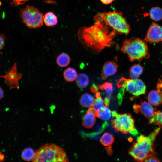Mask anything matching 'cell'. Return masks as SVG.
Here are the masks:
<instances>
[{"label": "cell", "instance_id": "6da1fadb", "mask_svg": "<svg viewBox=\"0 0 162 162\" xmlns=\"http://www.w3.org/2000/svg\"><path fill=\"white\" fill-rule=\"evenodd\" d=\"M116 33L114 30L110 31L104 22H96L90 27L80 28L78 32V36L86 47L99 52L113 44L112 39Z\"/></svg>", "mask_w": 162, "mask_h": 162}, {"label": "cell", "instance_id": "7a4b0ae2", "mask_svg": "<svg viewBox=\"0 0 162 162\" xmlns=\"http://www.w3.org/2000/svg\"><path fill=\"white\" fill-rule=\"evenodd\" d=\"M160 129L159 127L148 136L141 135L137 137V141L133 143L129 151L135 160L142 162L148 157L155 154L154 143Z\"/></svg>", "mask_w": 162, "mask_h": 162}, {"label": "cell", "instance_id": "3957f363", "mask_svg": "<svg viewBox=\"0 0 162 162\" xmlns=\"http://www.w3.org/2000/svg\"><path fill=\"white\" fill-rule=\"evenodd\" d=\"M34 162L69 161L66 152L61 147L52 143L41 146L35 152Z\"/></svg>", "mask_w": 162, "mask_h": 162}, {"label": "cell", "instance_id": "277c9868", "mask_svg": "<svg viewBox=\"0 0 162 162\" xmlns=\"http://www.w3.org/2000/svg\"><path fill=\"white\" fill-rule=\"evenodd\" d=\"M121 49L123 53L128 55L131 62L141 61L150 57L146 44L138 38L132 37L124 40Z\"/></svg>", "mask_w": 162, "mask_h": 162}, {"label": "cell", "instance_id": "5b68a950", "mask_svg": "<svg viewBox=\"0 0 162 162\" xmlns=\"http://www.w3.org/2000/svg\"><path fill=\"white\" fill-rule=\"evenodd\" d=\"M94 20L96 22H104L117 33L128 34L130 30L122 13L116 11L99 13L95 16Z\"/></svg>", "mask_w": 162, "mask_h": 162}, {"label": "cell", "instance_id": "8992f818", "mask_svg": "<svg viewBox=\"0 0 162 162\" xmlns=\"http://www.w3.org/2000/svg\"><path fill=\"white\" fill-rule=\"evenodd\" d=\"M20 16L22 22L30 28L40 27L43 25V14L33 6L27 5L21 9Z\"/></svg>", "mask_w": 162, "mask_h": 162}, {"label": "cell", "instance_id": "52a82bcc", "mask_svg": "<svg viewBox=\"0 0 162 162\" xmlns=\"http://www.w3.org/2000/svg\"><path fill=\"white\" fill-rule=\"evenodd\" d=\"M112 114L115 118L111 120V124L116 131L124 134L131 133L136 129L134 127V120L130 114H119L115 111L112 112Z\"/></svg>", "mask_w": 162, "mask_h": 162}, {"label": "cell", "instance_id": "ba28073f", "mask_svg": "<svg viewBox=\"0 0 162 162\" xmlns=\"http://www.w3.org/2000/svg\"><path fill=\"white\" fill-rule=\"evenodd\" d=\"M22 74L18 73L17 71V63L15 62L10 70L5 74L0 75L4 79V82L10 89L19 88V81L22 76Z\"/></svg>", "mask_w": 162, "mask_h": 162}, {"label": "cell", "instance_id": "9c48e42d", "mask_svg": "<svg viewBox=\"0 0 162 162\" xmlns=\"http://www.w3.org/2000/svg\"><path fill=\"white\" fill-rule=\"evenodd\" d=\"M126 90L135 96L144 94L146 87L144 82L140 79H127L125 86Z\"/></svg>", "mask_w": 162, "mask_h": 162}, {"label": "cell", "instance_id": "30bf717a", "mask_svg": "<svg viewBox=\"0 0 162 162\" xmlns=\"http://www.w3.org/2000/svg\"><path fill=\"white\" fill-rule=\"evenodd\" d=\"M162 40V26L153 22L150 25L144 40L149 43H158Z\"/></svg>", "mask_w": 162, "mask_h": 162}, {"label": "cell", "instance_id": "8fae6325", "mask_svg": "<svg viewBox=\"0 0 162 162\" xmlns=\"http://www.w3.org/2000/svg\"><path fill=\"white\" fill-rule=\"evenodd\" d=\"M133 108L136 113L140 112L149 119L152 117L155 111L152 105L148 102L145 101L141 102L139 104H134Z\"/></svg>", "mask_w": 162, "mask_h": 162}, {"label": "cell", "instance_id": "7c38bea8", "mask_svg": "<svg viewBox=\"0 0 162 162\" xmlns=\"http://www.w3.org/2000/svg\"><path fill=\"white\" fill-rule=\"evenodd\" d=\"M118 65L115 62L108 61L104 64L101 74V78L105 80L108 77L113 75L117 72Z\"/></svg>", "mask_w": 162, "mask_h": 162}, {"label": "cell", "instance_id": "4fadbf2b", "mask_svg": "<svg viewBox=\"0 0 162 162\" xmlns=\"http://www.w3.org/2000/svg\"><path fill=\"white\" fill-rule=\"evenodd\" d=\"M96 111L93 107H90L83 118L82 124L87 128H92L96 122Z\"/></svg>", "mask_w": 162, "mask_h": 162}, {"label": "cell", "instance_id": "5bb4252c", "mask_svg": "<svg viewBox=\"0 0 162 162\" xmlns=\"http://www.w3.org/2000/svg\"><path fill=\"white\" fill-rule=\"evenodd\" d=\"M147 99L152 105H160L162 104V92L157 89L152 90L148 93Z\"/></svg>", "mask_w": 162, "mask_h": 162}, {"label": "cell", "instance_id": "9a60e30c", "mask_svg": "<svg viewBox=\"0 0 162 162\" xmlns=\"http://www.w3.org/2000/svg\"><path fill=\"white\" fill-rule=\"evenodd\" d=\"M144 68L140 64L132 66L129 70V77L131 79H138L142 73Z\"/></svg>", "mask_w": 162, "mask_h": 162}, {"label": "cell", "instance_id": "2e32d148", "mask_svg": "<svg viewBox=\"0 0 162 162\" xmlns=\"http://www.w3.org/2000/svg\"><path fill=\"white\" fill-rule=\"evenodd\" d=\"M63 76L65 81L71 82L76 79L78 74L74 68L69 67L66 69L63 72Z\"/></svg>", "mask_w": 162, "mask_h": 162}, {"label": "cell", "instance_id": "e0dca14e", "mask_svg": "<svg viewBox=\"0 0 162 162\" xmlns=\"http://www.w3.org/2000/svg\"><path fill=\"white\" fill-rule=\"evenodd\" d=\"M44 21L47 26L50 27L57 25L58 20L57 16L54 13L49 12L44 16Z\"/></svg>", "mask_w": 162, "mask_h": 162}, {"label": "cell", "instance_id": "ac0fdd59", "mask_svg": "<svg viewBox=\"0 0 162 162\" xmlns=\"http://www.w3.org/2000/svg\"><path fill=\"white\" fill-rule=\"evenodd\" d=\"M94 100L93 97L88 93L83 94L80 99V103L82 106L88 108L92 106Z\"/></svg>", "mask_w": 162, "mask_h": 162}, {"label": "cell", "instance_id": "d6986e66", "mask_svg": "<svg viewBox=\"0 0 162 162\" xmlns=\"http://www.w3.org/2000/svg\"><path fill=\"white\" fill-rule=\"evenodd\" d=\"M71 61L69 56L65 53H62L59 55L56 58V63L61 67H65L69 65Z\"/></svg>", "mask_w": 162, "mask_h": 162}, {"label": "cell", "instance_id": "ffe728a7", "mask_svg": "<svg viewBox=\"0 0 162 162\" xmlns=\"http://www.w3.org/2000/svg\"><path fill=\"white\" fill-rule=\"evenodd\" d=\"M95 115L101 119L104 120H108L109 119L112 115L110 109L106 106H104L100 110L96 112Z\"/></svg>", "mask_w": 162, "mask_h": 162}, {"label": "cell", "instance_id": "44dd1931", "mask_svg": "<svg viewBox=\"0 0 162 162\" xmlns=\"http://www.w3.org/2000/svg\"><path fill=\"white\" fill-rule=\"evenodd\" d=\"M89 83V79L87 75L84 74H80L76 79V84L80 88H86Z\"/></svg>", "mask_w": 162, "mask_h": 162}, {"label": "cell", "instance_id": "7402d4cb", "mask_svg": "<svg viewBox=\"0 0 162 162\" xmlns=\"http://www.w3.org/2000/svg\"><path fill=\"white\" fill-rule=\"evenodd\" d=\"M151 18L155 21H158L162 20V8L158 7L152 8L149 11Z\"/></svg>", "mask_w": 162, "mask_h": 162}, {"label": "cell", "instance_id": "603a6c76", "mask_svg": "<svg viewBox=\"0 0 162 162\" xmlns=\"http://www.w3.org/2000/svg\"><path fill=\"white\" fill-rule=\"evenodd\" d=\"M35 156V152L31 148H27L24 149L22 152L21 158L26 161L33 160Z\"/></svg>", "mask_w": 162, "mask_h": 162}, {"label": "cell", "instance_id": "cb8c5ba5", "mask_svg": "<svg viewBox=\"0 0 162 162\" xmlns=\"http://www.w3.org/2000/svg\"><path fill=\"white\" fill-rule=\"evenodd\" d=\"M100 141L104 146H110L114 141V137L110 133L106 132L102 135L100 138Z\"/></svg>", "mask_w": 162, "mask_h": 162}, {"label": "cell", "instance_id": "d4e9b609", "mask_svg": "<svg viewBox=\"0 0 162 162\" xmlns=\"http://www.w3.org/2000/svg\"><path fill=\"white\" fill-rule=\"evenodd\" d=\"M150 124L162 126V112L155 111L152 117L149 119Z\"/></svg>", "mask_w": 162, "mask_h": 162}, {"label": "cell", "instance_id": "484cf974", "mask_svg": "<svg viewBox=\"0 0 162 162\" xmlns=\"http://www.w3.org/2000/svg\"><path fill=\"white\" fill-rule=\"evenodd\" d=\"M96 98L94 100L92 106L96 112L103 107L104 104V100L100 96Z\"/></svg>", "mask_w": 162, "mask_h": 162}, {"label": "cell", "instance_id": "4316f807", "mask_svg": "<svg viewBox=\"0 0 162 162\" xmlns=\"http://www.w3.org/2000/svg\"><path fill=\"white\" fill-rule=\"evenodd\" d=\"M5 37L3 34H0V51L4 47L5 43Z\"/></svg>", "mask_w": 162, "mask_h": 162}, {"label": "cell", "instance_id": "83f0119b", "mask_svg": "<svg viewBox=\"0 0 162 162\" xmlns=\"http://www.w3.org/2000/svg\"><path fill=\"white\" fill-rule=\"evenodd\" d=\"M127 79L124 77L120 79L117 83V87L119 88L122 86L125 87Z\"/></svg>", "mask_w": 162, "mask_h": 162}, {"label": "cell", "instance_id": "f1b7e54d", "mask_svg": "<svg viewBox=\"0 0 162 162\" xmlns=\"http://www.w3.org/2000/svg\"><path fill=\"white\" fill-rule=\"evenodd\" d=\"M144 161L146 162H159L160 160L154 154L148 157L145 159Z\"/></svg>", "mask_w": 162, "mask_h": 162}, {"label": "cell", "instance_id": "f546056e", "mask_svg": "<svg viewBox=\"0 0 162 162\" xmlns=\"http://www.w3.org/2000/svg\"><path fill=\"white\" fill-rule=\"evenodd\" d=\"M28 0H13V4L16 5H21L23 4Z\"/></svg>", "mask_w": 162, "mask_h": 162}, {"label": "cell", "instance_id": "4dcf8cb0", "mask_svg": "<svg viewBox=\"0 0 162 162\" xmlns=\"http://www.w3.org/2000/svg\"><path fill=\"white\" fill-rule=\"evenodd\" d=\"M98 88L95 84H93L91 88L90 89L91 92L93 93H95L97 92Z\"/></svg>", "mask_w": 162, "mask_h": 162}, {"label": "cell", "instance_id": "1f68e13d", "mask_svg": "<svg viewBox=\"0 0 162 162\" xmlns=\"http://www.w3.org/2000/svg\"><path fill=\"white\" fill-rule=\"evenodd\" d=\"M103 4L108 5L112 3L114 0H100Z\"/></svg>", "mask_w": 162, "mask_h": 162}, {"label": "cell", "instance_id": "d6a6232c", "mask_svg": "<svg viewBox=\"0 0 162 162\" xmlns=\"http://www.w3.org/2000/svg\"><path fill=\"white\" fill-rule=\"evenodd\" d=\"M157 89L162 92V82H158L157 86Z\"/></svg>", "mask_w": 162, "mask_h": 162}, {"label": "cell", "instance_id": "836d02e7", "mask_svg": "<svg viewBox=\"0 0 162 162\" xmlns=\"http://www.w3.org/2000/svg\"><path fill=\"white\" fill-rule=\"evenodd\" d=\"M5 160L4 155L0 151V162L4 161Z\"/></svg>", "mask_w": 162, "mask_h": 162}, {"label": "cell", "instance_id": "e575fe53", "mask_svg": "<svg viewBox=\"0 0 162 162\" xmlns=\"http://www.w3.org/2000/svg\"><path fill=\"white\" fill-rule=\"evenodd\" d=\"M4 92L2 88L0 86V100L4 97Z\"/></svg>", "mask_w": 162, "mask_h": 162}, {"label": "cell", "instance_id": "d590c367", "mask_svg": "<svg viewBox=\"0 0 162 162\" xmlns=\"http://www.w3.org/2000/svg\"></svg>", "mask_w": 162, "mask_h": 162}]
</instances>
